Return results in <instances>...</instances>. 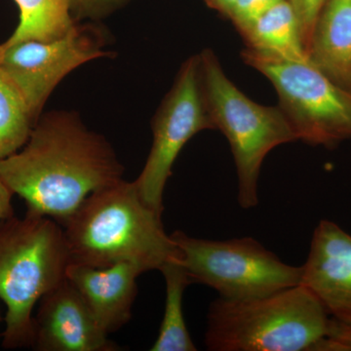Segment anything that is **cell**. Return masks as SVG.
Listing matches in <instances>:
<instances>
[{"mask_svg": "<svg viewBox=\"0 0 351 351\" xmlns=\"http://www.w3.org/2000/svg\"><path fill=\"white\" fill-rule=\"evenodd\" d=\"M32 348L38 351L120 350L66 278L39 301Z\"/></svg>", "mask_w": 351, "mask_h": 351, "instance_id": "10", "label": "cell"}, {"mask_svg": "<svg viewBox=\"0 0 351 351\" xmlns=\"http://www.w3.org/2000/svg\"><path fill=\"white\" fill-rule=\"evenodd\" d=\"M301 284L330 317L351 324V235L336 223L323 219L314 230Z\"/></svg>", "mask_w": 351, "mask_h": 351, "instance_id": "11", "label": "cell"}, {"mask_svg": "<svg viewBox=\"0 0 351 351\" xmlns=\"http://www.w3.org/2000/svg\"><path fill=\"white\" fill-rule=\"evenodd\" d=\"M106 44L100 27L76 23L66 36L55 40L0 44V69L38 120L50 95L69 73L92 60L110 56L104 50Z\"/></svg>", "mask_w": 351, "mask_h": 351, "instance_id": "9", "label": "cell"}, {"mask_svg": "<svg viewBox=\"0 0 351 351\" xmlns=\"http://www.w3.org/2000/svg\"><path fill=\"white\" fill-rule=\"evenodd\" d=\"M330 315L304 285L263 297L211 302L205 343L211 351H313Z\"/></svg>", "mask_w": 351, "mask_h": 351, "instance_id": "4", "label": "cell"}, {"mask_svg": "<svg viewBox=\"0 0 351 351\" xmlns=\"http://www.w3.org/2000/svg\"><path fill=\"white\" fill-rule=\"evenodd\" d=\"M313 351H351V324L330 317L326 336Z\"/></svg>", "mask_w": 351, "mask_h": 351, "instance_id": "21", "label": "cell"}, {"mask_svg": "<svg viewBox=\"0 0 351 351\" xmlns=\"http://www.w3.org/2000/svg\"><path fill=\"white\" fill-rule=\"evenodd\" d=\"M20 22L3 44L27 40L50 41L63 38L76 24L69 0H15Z\"/></svg>", "mask_w": 351, "mask_h": 351, "instance_id": "16", "label": "cell"}, {"mask_svg": "<svg viewBox=\"0 0 351 351\" xmlns=\"http://www.w3.org/2000/svg\"><path fill=\"white\" fill-rule=\"evenodd\" d=\"M249 66L276 87L298 140L330 147L351 138V92L339 87L309 59L293 60L243 51Z\"/></svg>", "mask_w": 351, "mask_h": 351, "instance_id": "7", "label": "cell"}, {"mask_svg": "<svg viewBox=\"0 0 351 351\" xmlns=\"http://www.w3.org/2000/svg\"><path fill=\"white\" fill-rule=\"evenodd\" d=\"M36 122L24 97L0 69V160L24 147Z\"/></svg>", "mask_w": 351, "mask_h": 351, "instance_id": "17", "label": "cell"}, {"mask_svg": "<svg viewBox=\"0 0 351 351\" xmlns=\"http://www.w3.org/2000/svg\"><path fill=\"white\" fill-rule=\"evenodd\" d=\"M203 94L214 129L228 138L239 176V205L258 204V178L265 157L274 147L298 140L280 107H265L249 99L223 73L211 50L199 55Z\"/></svg>", "mask_w": 351, "mask_h": 351, "instance_id": "5", "label": "cell"}, {"mask_svg": "<svg viewBox=\"0 0 351 351\" xmlns=\"http://www.w3.org/2000/svg\"><path fill=\"white\" fill-rule=\"evenodd\" d=\"M71 263L63 226L25 214L0 223V299L6 304V350L32 348V311L44 295L66 280Z\"/></svg>", "mask_w": 351, "mask_h": 351, "instance_id": "3", "label": "cell"}, {"mask_svg": "<svg viewBox=\"0 0 351 351\" xmlns=\"http://www.w3.org/2000/svg\"><path fill=\"white\" fill-rule=\"evenodd\" d=\"M166 285L165 308L160 329L152 351L197 350L189 335L184 313L182 297L184 290L193 283L177 256L168 261L160 269Z\"/></svg>", "mask_w": 351, "mask_h": 351, "instance_id": "15", "label": "cell"}, {"mask_svg": "<svg viewBox=\"0 0 351 351\" xmlns=\"http://www.w3.org/2000/svg\"><path fill=\"white\" fill-rule=\"evenodd\" d=\"M289 1L292 4L299 19L302 40L306 50L309 39L313 34L314 25L327 0H289Z\"/></svg>", "mask_w": 351, "mask_h": 351, "instance_id": "20", "label": "cell"}, {"mask_svg": "<svg viewBox=\"0 0 351 351\" xmlns=\"http://www.w3.org/2000/svg\"><path fill=\"white\" fill-rule=\"evenodd\" d=\"M248 48L286 59H309L292 4L282 0L241 31Z\"/></svg>", "mask_w": 351, "mask_h": 351, "instance_id": "14", "label": "cell"}, {"mask_svg": "<svg viewBox=\"0 0 351 351\" xmlns=\"http://www.w3.org/2000/svg\"><path fill=\"white\" fill-rule=\"evenodd\" d=\"M306 52L330 80L351 92V0H327Z\"/></svg>", "mask_w": 351, "mask_h": 351, "instance_id": "13", "label": "cell"}, {"mask_svg": "<svg viewBox=\"0 0 351 351\" xmlns=\"http://www.w3.org/2000/svg\"><path fill=\"white\" fill-rule=\"evenodd\" d=\"M71 263L108 267L133 263L144 272L160 270L178 249L164 230L162 213L122 180L88 196L63 226Z\"/></svg>", "mask_w": 351, "mask_h": 351, "instance_id": "2", "label": "cell"}, {"mask_svg": "<svg viewBox=\"0 0 351 351\" xmlns=\"http://www.w3.org/2000/svg\"><path fill=\"white\" fill-rule=\"evenodd\" d=\"M142 274L129 263L108 267L69 263L66 279L82 295L103 331L110 335L131 320L137 278Z\"/></svg>", "mask_w": 351, "mask_h": 351, "instance_id": "12", "label": "cell"}, {"mask_svg": "<svg viewBox=\"0 0 351 351\" xmlns=\"http://www.w3.org/2000/svg\"><path fill=\"white\" fill-rule=\"evenodd\" d=\"M206 1L210 6L228 16L237 0H206Z\"/></svg>", "mask_w": 351, "mask_h": 351, "instance_id": "23", "label": "cell"}, {"mask_svg": "<svg viewBox=\"0 0 351 351\" xmlns=\"http://www.w3.org/2000/svg\"><path fill=\"white\" fill-rule=\"evenodd\" d=\"M170 237L193 283L213 288L223 299H253L301 284L302 267L284 263L253 237L209 240L181 230Z\"/></svg>", "mask_w": 351, "mask_h": 351, "instance_id": "6", "label": "cell"}, {"mask_svg": "<svg viewBox=\"0 0 351 351\" xmlns=\"http://www.w3.org/2000/svg\"><path fill=\"white\" fill-rule=\"evenodd\" d=\"M124 167L100 134L77 113L41 114L24 147L0 160V178L27 205V214L62 226L85 199L123 180Z\"/></svg>", "mask_w": 351, "mask_h": 351, "instance_id": "1", "label": "cell"}, {"mask_svg": "<svg viewBox=\"0 0 351 351\" xmlns=\"http://www.w3.org/2000/svg\"><path fill=\"white\" fill-rule=\"evenodd\" d=\"M14 193L4 184L0 178V223L5 219L15 216L12 206V196Z\"/></svg>", "mask_w": 351, "mask_h": 351, "instance_id": "22", "label": "cell"}, {"mask_svg": "<svg viewBox=\"0 0 351 351\" xmlns=\"http://www.w3.org/2000/svg\"><path fill=\"white\" fill-rule=\"evenodd\" d=\"M282 0H237L228 17L241 31Z\"/></svg>", "mask_w": 351, "mask_h": 351, "instance_id": "19", "label": "cell"}, {"mask_svg": "<svg viewBox=\"0 0 351 351\" xmlns=\"http://www.w3.org/2000/svg\"><path fill=\"white\" fill-rule=\"evenodd\" d=\"M0 322H1V315H0Z\"/></svg>", "mask_w": 351, "mask_h": 351, "instance_id": "24", "label": "cell"}, {"mask_svg": "<svg viewBox=\"0 0 351 351\" xmlns=\"http://www.w3.org/2000/svg\"><path fill=\"white\" fill-rule=\"evenodd\" d=\"M214 129L200 77V60L189 58L152 120L154 142L147 162L134 181L141 198L163 214V195L180 152L196 134Z\"/></svg>", "mask_w": 351, "mask_h": 351, "instance_id": "8", "label": "cell"}, {"mask_svg": "<svg viewBox=\"0 0 351 351\" xmlns=\"http://www.w3.org/2000/svg\"><path fill=\"white\" fill-rule=\"evenodd\" d=\"M129 0H69L71 16L76 23L100 20L125 5Z\"/></svg>", "mask_w": 351, "mask_h": 351, "instance_id": "18", "label": "cell"}]
</instances>
